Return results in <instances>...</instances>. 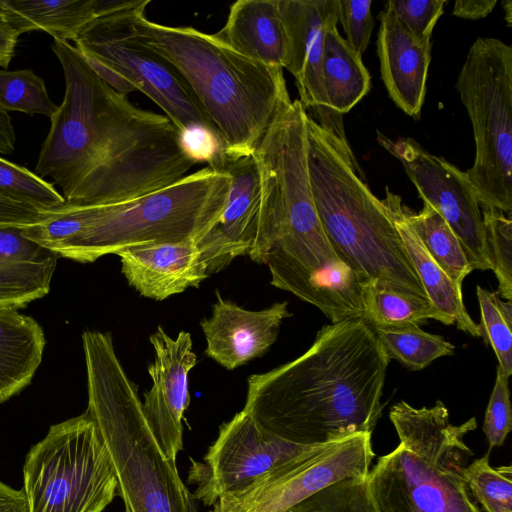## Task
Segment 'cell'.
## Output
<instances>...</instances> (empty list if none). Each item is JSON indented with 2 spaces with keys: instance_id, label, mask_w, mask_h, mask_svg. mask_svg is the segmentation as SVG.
Returning a JSON list of instances; mask_svg holds the SVG:
<instances>
[{
  "instance_id": "33",
  "label": "cell",
  "mask_w": 512,
  "mask_h": 512,
  "mask_svg": "<svg viewBox=\"0 0 512 512\" xmlns=\"http://www.w3.org/2000/svg\"><path fill=\"white\" fill-rule=\"evenodd\" d=\"M0 197L44 212L65 205L56 188L36 173L0 157Z\"/></svg>"
},
{
  "instance_id": "1",
  "label": "cell",
  "mask_w": 512,
  "mask_h": 512,
  "mask_svg": "<svg viewBox=\"0 0 512 512\" xmlns=\"http://www.w3.org/2000/svg\"><path fill=\"white\" fill-rule=\"evenodd\" d=\"M51 49L65 93L50 119L36 174L52 179L65 204L129 202L175 183L198 164L168 117L132 104L69 42L54 40Z\"/></svg>"
},
{
  "instance_id": "10",
  "label": "cell",
  "mask_w": 512,
  "mask_h": 512,
  "mask_svg": "<svg viewBox=\"0 0 512 512\" xmlns=\"http://www.w3.org/2000/svg\"><path fill=\"white\" fill-rule=\"evenodd\" d=\"M140 1L122 0L87 23L74 39V47L116 91L124 95L139 91L149 97L180 133L204 128L214 135L178 72L138 39L133 19Z\"/></svg>"
},
{
  "instance_id": "26",
  "label": "cell",
  "mask_w": 512,
  "mask_h": 512,
  "mask_svg": "<svg viewBox=\"0 0 512 512\" xmlns=\"http://www.w3.org/2000/svg\"><path fill=\"white\" fill-rule=\"evenodd\" d=\"M322 75L328 108L338 115L348 113L370 90V74L361 56L339 34L337 25L325 34Z\"/></svg>"
},
{
  "instance_id": "40",
  "label": "cell",
  "mask_w": 512,
  "mask_h": 512,
  "mask_svg": "<svg viewBox=\"0 0 512 512\" xmlns=\"http://www.w3.org/2000/svg\"><path fill=\"white\" fill-rule=\"evenodd\" d=\"M41 216L35 207L0 197V227L30 225Z\"/></svg>"
},
{
  "instance_id": "43",
  "label": "cell",
  "mask_w": 512,
  "mask_h": 512,
  "mask_svg": "<svg viewBox=\"0 0 512 512\" xmlns=\"http://www.w3.org/2000/svg\"><path fill=\"white\" fill-rule=\"evenodd\" d=\"M0 512H29L23 490H16L0 480Z\"/></svg>"
},
{
  "instance_id": "38",
  "label": "cell",
  "mask_w": 512,
  "mask_h": 512,
  "mask_svg": "<svg viewBox=\"0 0 512 512\" xmlns=\"http://www.w3.org/2000/svg\"><path fill=\"white\" fill-rule=\"evenodd\" d=\"M371 5V0H339L338 22L345 40L359 56L367 49L374 26Z\"/></svg>"
},
{
  "instance_id": "21",
  "label": "cell",
  "mask_w": 512,
  "mask_h": 512,
  "mask_svg": "<svg viewBox=\"0 0 512 512\" xmlns=\"http://www.w3.org/2000/svg\"><path fill=\"white\" fill-rule=\"evenodd\" d=\"M58 257L22 226L0 227V310H17L48 294Z\"/></svg>"
},
{
  "instance_id": "23",
  "label": "cell",
  "mask_w": 512,
  "mask_h": 512,
  "mask_svg": "<svg viewBox=\"0 0 512 512\" xmlns=\"http://www.w3.org/2000/svg\"><path fill=\"white\" fill-rule=\"evenodd\" d=\"M385 206L394 222L407 255L431 304L457 328L473 337H482L481 329L468 314L457 286L425 249L411 227L402 199L386 188Z\"/></svg>"
},
{
  "instance_id": "9",
  "label": "cell",
  "mask_w": 512,
  "mask_h": 512,
  "mask_svg": "<svg viewBox=\"0 0 512 512\" xmlns=\"http://www.w3.org/2000/svg\"><path fill=\"white\" fill-rule=\"evenodd\" d=\"M456 90L472 124L475 157L466 174L480 206L512 210V47L479 37L469 48Z\"/></svg>"
},
{
  "instance_id": "29",
  "label": "cell",
  "mask_w": 512,
  "mask_h": 512,
  "mask_svg": "<svg viewBox=\"0 0 512 512\" xmlns=\"http://www.w3.org/2000/svg\"><path fill=\"white\" fill-rule=\"evenodd\" d=\"M372 329L388 358L396 359L412 371L421 370L435 359L454 353L452 343L419 326Z\"/></svg>"
},
{
  "instance_id": "32",
  "label": "cell",
  "mask_w": 512,
  "mask_h": 512,
  "mask_svg": "<svg viewBox=\"0 0 512 512\" xmlns=\"http://www.w3.org/2000/svg\"><path fill=\"white\" fill-rule=\"evenodd\" d=\"M465 480L471 495L486 512H512V467H492L489 453L465 467Z\"/></svg>"
},
{
  "instance_id": "15",
  "label": "cell",
  "mask_w": 512,
  "mask_h": 512,
  "mask_svg": "<svg viewBox=\"0 0 512 512\" xmlns=\"http://www.w3.org/2000/svg\"><path fill=\"white\" fill-rule=\"evenodd\" d=\"M311 446L272 434L242 410L221 425L204 462L192 461L189 479L197 485L192 495L206 506L214 505L224 494L244 488Z\"/></svg>"
},
{
  "instance_id": "14",
  "label": "cell",
  "mask_w": 512,
  "mask_h": 512,
  "mask_svg": "<svg viewBox=\"0 0 512 512\" xmlns=\"http://www.w3.org/2000/svg\"><path fill=\"white\" fill-rule=\"evenodd\" d=\"M378 143L396 157L423 203L435 209L459 239L473 270H492L480 203L466 174L415 140L378 132Z\"/></svg>"
},
{
  "instance_id": "25",
  "label": "cell",
  "mask_w": 512,
  "mask_h": 512,
  "mask_svg": "<svg viewBox=\"0 0 512 512\" xmlns=\"http://www.w3.org/2000/svg\"><path fill=\"white\" fill-rule=\"evenodd\" d=\"M45 343L43 329L34 318L17 310H0V403L31 382Z\"/></svg>"
},
{
  "instance_id": "45",
  "label": "cell",
  "mask_w": 512,
  "mask_h": 512,
  "mask_svg": "<svg viewBox=\"0 0 512 512\" xmlns=\"http://www.w3.org/2000/svg\"><path fill=\"white\" fill-rule=\"evenodd\" d=\"M503 10L505 12V20L508 26L512 24V1L511 0H503L501 2Z\"/></svg>"
},
{
  "instance_id": "27",
  "label": "cell",
  "mask_w": 512,
  "mask_h": 512,
  "mask_svg": "<svg viewBox=\"0 0 512 512\" xmlns=\"http://www.w3.org/2000/svg\"><path fill=\"white\" fill-rule=\"evenodd\" d=\"M429 319L440 321L445 325L454 324L429 300L398 292L376 283L366 284L363 320L372 328L419 326Z\"/></svg>"
},
{
  "instance_id": "2",
  "label": "cell",
  "mask_w": 512,
  "mask_h": 512,
  "mask_svg": "<svg viewBox=\"0 0 512 512\" xmlns=\"http://www.w3.org/2000/svg\"><path fill=\"white\" fill-rule=\"evenodd\" d=\"M390 359L363 319L323 326L295 360L248 379L243 411L292 443L317 445L372 433Z\"/></svg>"
},
{
  "instance_id": "11",
  "label": "cell",
  "mask_w": 512,
  "mask_h": 512,
  "mask_svg": "<svg viewBox=\"0 0 512 512\" xmlns=\"http://www.w3.org/2000/svg\"><path fill=\"white\" fill-rule=\"evenodd\" d=\"M23 491L29 512H103L117 481L87 411L52 425L26 455Z\"/></svg>"
},
{
  "instance_id": "19",
  "label": "cell",
  "mask_w": 512,
  "mask_h": 512,
  "mask_svg": "<svg viewBox=\"0 0 512 512\" xmlns=\"http://www.w3.org/2000/svg\"><path fill=\"white\" fill-rule=\"evenodd\" d=\"M116 255L128 284L141 296L156 301L198 287L209 276L193 240L142 243Z\"/></svg>"
},
{
  "instance_id": "20",
  "label": "cell",
  "mask_w": 512,
  "mask_h": 512,
  "mask_svg": "<svg viewBox=\"0 0 512 512\" xmlns=\"http://www.w3.org/2000/svg\"><path fill=\"white\" fill-rule=\"evenodd\" d=\"M378 18L377 54L382 81L395 105L418 119L426 96L432 44L418 41L385 8Z\"/></svg>"
},
{
  "instance_id": "17",
  "label": "cell",
  "mask_w": 512,
  "mask_h": 512,
  "mask_svg": "<svg viewBox=\"0 0 512 512\" xmlns=\"http://www.w3.org/2000/svg\"><path fill=\"white\" fill-rule=\"evenodd\" d=\"M154 359L148 366L152 380L144 393L142 408L156 441L170 459L183 447L182 420L189 405V372L196 365L191 334L180 331L175 338L159 326L149 337Z\"/></svg>"
},
{
  "instance_id": "46",
  "label": "cell",
  "mask_w": 512,
  "mask_h": 512,
  "mask_svg": "<svg viewBox=\"0 0 512 512\" xmlns=\"http://www.w3.org/2000/svg\"><path fill=\"white\" fill-rule=\"evenodd\" d=\"M186 512H198L197 505L192 493L189 491L186 501Z\"/></svg>"
},
{
  "instance_id": "13",
  "label": "cell",
  "mask_w": 512,
  "mask_h": 512,
  "mask_svg": "<svg viewBox=\"0 0 512 512\" xmlns=\"http://www.w3.org/2000/svg\"><path fill=\"white\" fill-rule=\"evenodd\" d=\"M208 166L226 172L230 187L216 223L197 241L208 275L239 256L266 264L276 228L269 172L254 152L237 158L216 154Z\"/></svg>"
},
{
  "instance_id": "16",
  "label": "cell",
  "mask_w": 512,
  "mask_h": 512,
  "mask_svg": "<svg viewBox=\"0 0 512 512\" xmlns=\"http://www.w3.org/2000/svg\"><path fill=\"white\" fill-rule=\"evenodd\" d=\"M288 36L285 69L295 79L299 101L323 128L347 142L342 115L328 108L323 86L322 63L327 29L338 24L339 0H279Z\"/></svg>"
},
{
  "instance_id": "44",
  "label": "cell",
  "mask_w": 512,
  "mask_h": 512,
  "mask_svg": "<svg viewBox=\"0 0 512 512\" xmlns=\"http://www.w3.org/2000/svg\"><path fill=\"white\" fill-rule=\"evenodd\" d=\"M16 135L9 114L0 106V153L10 154L15 148Z\"/></svg>"
},
{
  "instance_id": "5",
  "label": "cell",
  "mask_w": 512,
  "mask_h": 512,
  "mask_svg": "<svg viewBox=\"0 0 512 512\" xmlns=\"http://www.w3.org/2000/svg\"><path fill=\"white\" fill-rule=\"evenodd\" d=\"M308 170L333 250L366 283L429 300L383 200L364 181L349 143L307 115Z\"/></svg>"
},
{
  "instance_id": "4",
  "label": "cell",
  "mask_w": 512,
  "mask_h": 512,
  "mask_svg": "<svg viewBox=\"0 0 512 512\" xmlns=\"http://www.w3.org/2000/svg\"><path fill=\"white\" fill-rule=\"evenodd\" d=\"M307 115L298 99L283 105L255 153L272 183L276 237L266 262L271 284L318 303L345 294L357 276L333 250L316 210L308 170Z\"/></svg>"
},
{
  "instance_id": "28",
  "label": "cell",
  "mask_w": 512,
  "mask_h": 512,
  "mask_svg": "<svg viewBox=\"0 0 512 512\" xmlns=\"http://www.w3.org/2000/svg\"><path fill=\"white\" fill-rule=\"evenodd\" d=\"M406 217L430 256L460 288L473 271L461 243L441 215L426 203L419 212L405 208Z\"/></svg>"
},
{
  "instance_id": "30",
  "label": "cell",
  "mask_w": 512,
  "mask_h": 512,
  "mask_svg": "<svg viewBox=\"0 0 512 512\" xmlns=\"http://www.w3.org/2000/svg\"><path fill=\"white\" fill-rule=\"evenodd\" d=\"M0 106L7 113L41 114L49 119L58 108L50 99L43 79L30 69H0Z\"/></svg>"
},
{
  "instance_id": "39",
  "label": "cell",
  "mask_w": 512,
  "mask_h": 512,
  "mask_svg": "<svg viewBox=\"0 0 512 512\" xmlns=\"http://www.w3.org/2000/svg\"><path fill=\"white\" fill-rule=\"evenodd\" d=\"M182 144L188 154L198 163L209 164L219 151L215 136L204 128H193L180 133Z\"/></svg>"
},
{
  "instance_id": "31",
  "label": "cell",
  "mask_w": 512,
  "mask_h": 512,
  "mask_svg": "<svg viewBox=\"0 0 512 512\" xmlns=\"http://www.w3.org/2000/svg\"><path fill=\"white\" fill-rule=\"evenodd\" d=\"M476 294L481 312L479 324L482 338L498 360V367L510 377L512 374V300L502 301L498 294L479 285Z\"/></svg>"
},
{
  "instance_id": "34",
  "label": "cell",
  "mask_w": 512,
  "mask_h": 512,
  "mask_svg": "<svg viewBox=\"0 0 512 512\" xmlns=\"http://www.w3.org/2000/svg\"><path fill=\"white\" fill-rule=\"evenodd\" d=\"M287 512H378L372 499L368 479L351 478L303 500Z\"/></svg>"
},
{
  "instance_id": "41",
  "label": "cell",
  "mask_w": 512,
  "mask_h": 512,
  "mask_svg": "<svg viewBox=\"0 0 512 512\" xmlns=\"http://www.w3.org/2000/svg\"><path fill=\"white\" fill-rule=\"evenodd\" d=\"M496 4V0H457L452 14L459 18L477 20L488 16Z\"/></svg>"
},
{
  "instance_id": "22",
  "label": "cell",
  "mask_w": 512,
  "mask_h": 512,
  "mask_svg": "<svg viewBox=\"0 0 512 512\" xmlns=\"http://www.w3.org/2000/svg\"><path fill=\"white\" fill-rule=\"evenodd\" d=\"M213 35L250 60L285 69L288 36L279 0L234 2L224 26Z\"/></svg>"
},
{
  "instance_id": "18",
  "label": "cell",
  "mask_w": 512,
  "mask_h": 512,
  "mask_svg": "<svg viewBox=\"0 0 512 512\" xmlns=\"http://www.w3.org/2000/svg\"><path fill=\"white\" fill-rule=\"evenodd\" d=\"M291 315L286 301L252 311L216 292L211 316L200 322L205 354L228 370L236 369L265 354L276 342L282 321Z\"/></svg>"
},
{
  "instance_id": "3",
  "label": "cell",
  "mask_w": 512,
  "mask_h": 512,
  "mask_svg": "<svg viewBox=\"0 0 512 512\" xmlns=\"http://www.w3.org/2000/svg\"><path fill=\"white\" fill-rule=\"evenodd\" d=\"M141 0L133 25L138 39L185 81L209 120L221 154H253L279 109L291 101L283 69L250 60L213 34L149 20Z\"/></svg>"
},
{
  "instance_id": "24",
  "label": "cell",
  "mask_w": 512,
  "mask_h": 512,
  "mask_svg": "<svg viewBox=\"0 0 512 512\" xmlns=\"http://www.w3.org/2000/svg\"><path fill=\"white\" fill-rule=\"evenodd\" d=\"M122 0H0V12L20 35L41 30L54 40L74 41L83 27Z\"/></svg>"
},
{
  "instance_id": "8",
  "label": "cell",
  "mask_w": 512,
  "mask_h": 512,
  "mask_svg": "<svg viewBox=\"0 0 512 512\" xmlns=\"http://www.w3.org/2000/svg\"><path fill=\"white\" fill-rule=\"evenodd\" d=\"M229 175L208 165L129 202L79 207L82 228L56 250L82 263L149 242L198 241L220 217Z\"/></svg>"
},
{
  "instance_id": "36",
  "label": "cell",
  "mask_w": 512,
  "mask_h": 512,
  "mask_svg": "<svg viewBox=\"0 0 512 512\" xmlns=\"http://www.w3.org/2000/svg\"><path fill=\"white\" fill-rule=\"evenodd\" d=\"M445 0H389L384 8L421 43L432 44L434 27L444 11Z\"/></svg>"
},
{
  "instance_id": "12",
  "label": "cell",
  "mask_w": 512,
  "mask_h": 512,
  "mask_svg": "<svg viewBox=\"0 0 512 512\" xmlns=\"http://www.w3.org/2000/svg\"><path fill=\"white\" fill-rule=\"evenodd\" d=\"M371 434L313 445L244 488L224 494L210 512H287L326 487L366 478L375 457Z\"/></svg>"
},
{
  "instance_id": "42",
  "label": "cell",
  "mask_w": 512,
  "mask_h": 512,
  "mask_svg": "<svg viewBox=\"0 0 512 512\" xmlns=\"http://www.w3.org/2000/svg\"><path fill=\"white\" fill-rule=\"evenodd\" d=\"M19 36L0 12V69L7 68L11 62Z\"/></svg>"
},
{
  "instance_id": "37",
  "label": "cell",
  "mask_w": 512,
  "mask_h": 512,
  "mask_svg": "<svg viewBox=\"0 0 512 512\" xmlns=\"http://www.w3.org/2000/svg\"><path fill=\"white\" fill-rule=\"evenodd\" d=\"M508 379L497 367L495 384L486 408L483 432L489 449L501 446L512 429V409Z\"/></svg>"
},
{
  "instance_id": "6",
  "label": "cell",
  "mask_w": 512,
  "mask_h": 512,
  "mask_svg": "<svg viewBox=\"0 0 512 512\" xmlns=\"http://www.w3.org/2000/svg\"><path fill=\"white\" fill-rule=\"evenodd\" d=\"M87 412L113 468L126 512H186L189 490L144 416L136 384L119 361L110 333L82 334Z\"/></svg>"
},
{
  "instance_id": "35",
  "label": "cell",
  "mask_w": 512,
  "mask_h": 512,
  "mask_svg": "<svg viewBox=\"0 0 512 512\" xmlns=\"http://www.w3.org/2000/svg\"><path fill=\"white\" fill-rule=\"evenodd\" d=\"M486 238L492 259V270L498 280V293L512 300V221L504 212L480 206Z\"/></svg>"
},
{
  "instance_id": "7",
  "label": "cell",
  "mask_w": 512,
  "mask_h": 512,
  "mask_svg": "<svg viewBox=\"0 0 512 512\" xmlns=\"http://www.w3.org/2000/svg\"><path fill=\"white\" fill-rule=\"evenodd\" d=\"M389 417L399 444L367 477L377 511L481 512L464 476L473 456L465 436L477 428L476 418L455 425L439 400L430 408L400 401Z\"/></svg>"
}]
</instances>
